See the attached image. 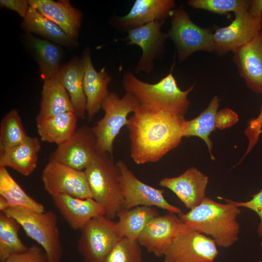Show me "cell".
<instances>
[{"label": "cell", "mask_w": 262, "mask_h": 262, "mask_svg": "<svg viewBox=\"0 0 262 262\" xmlns=\"http://www.w3.org/2000/svg\"><path fill=\"white\" fill-rule=\"evenodd\" d=\"M170 17L171 27L166 33L175 44L180 62L197 51L214 52L213 33L211 30L195 24L182 9L173 10Z\"/></svg>", "instance_id": "obj_8"}, {"label": "cell", "mask_w": 262, "mask_h": 262, "mask_svg": "<svg viewBox=\"0 0 262 262\" xmlns=\"http://www.w3.org/2000/svg\"><path fill=\"white\" fill-rule=\"evenodd\" d=\"M214 240L183 222L165 251L164 262H213L218 251Z\"/></svg>", "instance_id": "obj_9"}, {"label": "cell", "mask_w": 262, "mask_h": 262, "mask_svg": "<svg viewBox=\"0 0 262 262\" xmlns=\"http://www.w3.org/2000/svg\"><path fill=\"white\" fill-rule=\"evenodd\" d=\"M103 262H142L141 245L137 241L123 238L115 245Z\"/></svg>", "instance_id": "obj_34"}, {"label": "cell", "mask_w": 262, "mask_h": 262, "mask_svg": "<svg viewBox=\"0 0 262 262\" xmlns=\"http://www.w3.org/2000/svg\"><path fill=\"white\" fill-rule=\"evenodd\" d=\"M252 0H190L188 4L191 7L217 14L234 13L248 10Z\"/></svg>", "instance_id": "obj_33"}, {"label": "cell", "mask_w": 262, "mask_h": 262, "mask_svg": "<svg viewBox=\"0 0 262 262\" xmlns=\"http://www.w3.org/2000/svg\"><path fill=\"white\" fill-rule=\"evenodd\" d=\"M33 56L37 63L44 81L54 78L60 68L63 52L59 46L27 33L26 35Z\"/></svg>", "instance_id": "obj_26"}, {"label": "cell", "mask_w": 262, "mask_h": 262, "mask_svg": "<svg viewBox=\"0 0 262 262\" xmlns=\"http://www.w3.org/2000/svg\"><path fill=\"white\" fill-rule=\"evenodd\" d=\"M122 84L126 92L133 95L140 105L183 116L189 106L188 95L194 87L193 85L185 91L181 90L171 72L158 82L149 83L127 71L123 76Z\"/></svg>", "instance_id": "obj_3"}, {"label": "cell", "mask_w": 262, "mask_h": 262, "mask_svg": "<svg viewBox=\"0 0 262 262\" xmlns=\"http://www.w3.org/2000/svg\"><path fill=\"white\" fill-rule=\"evenodd\" d=\"M116 164L120 170V185L123 197V208L139 206L159 208L168 213L179 214L181 210L165 198L163 190L155 188L139 180L126 163L119 160Z\"/></svg>", "instance_id": "obj_11"}, {"label": "cell", "mask_w": 262, "mask_h": 262, "mask_svg": "<svg viewBox=\"0 0 262 262\" xmlns=\"http://www.w3.org/2000/svg\"><path fill=\"white\" fill-rule=\"evenodd\" d=\"M208 177L191 167L178 176L164 178L159 185L172 191L191 210L200 204L206 197Z\"/></svg>", "instance_id": "obj_16"}, {"label": "cell", "mask_w": 262, "mask_h": 262, "mask_svg": "<svg viewBox=\"0 0 262 262\" xmlns=\"http://www.w3.org/2000/svg\"><path fill=\"white\" fill-rule=\"evenodd\" d=\"M82 60L84 67L83 87L86 98V115L88 120L91 121L110 93L108 85L112 78L104 68L98 71L95 69L89 49L84 52Z\"/></svg>", "instance_id": "obj_18"}, {"label": "cell", "mask_w": 262, "mask_h": 262, "mask_svg": "<svg viewBox=\"0 0 262 262\" xmlns=\"http://www.w3.org/2000/svg\"><path fill=\"white\" fill-rule=\"evenodd\" d=\"M140 106L136 98L131 93L126 92L120 98L115 93H109L101 106L104 116L91 127L100 153H108L113 157L116 136L127 124L128 115L134 113Z\"/></svg>", "instance_id": "obj_6"}, {"label": "cell", "mask_w": 262, "mask_h": 262, "mask_svg": "<svg viewBox=\"0 0 262 262\" xmlns=\"http://www.w3.org/2000/svg\"><path fill=\"white\" fill-rule=\"evenodd\" d=\"M230 201L238 207H245L254 211L259 217L257 232L259 237L262 236V189L252 196V198L245 202Z\"/></svg>", "instance_id": "obj_36"}, {"label": "cell", "mask_w": 262, "mask_h": 262, "mask_svg": "<svg viewBox=\"0 0 262 262\" xmlns=\"http://www.w3.org/2000/svg\"><path fill=\"white\" fill-rule=\"evenodd\" d=\"M40 149V140L28 135L19 144L0 153V166L10 167L28 176L37 166Z\"/></svg>", "instance_id": "obj_23"}, {"label": "cell", "mask_w": 262, "mask_h": 262, "mask_svg": "<svg viewBox=\"0 0 262 262\" xmlns=\"http://www.w3.org/2000/svg\"><path fill=\"white\" fill-rule=\"evenodd\" d=\"M55 78L68 92L77 117L85 119L86 98L83 87L84 67L82 59L74 58L61 67Z\"/></svg>", "instance_id": "obj_22"}, {"label": "cell", "mask_w": 262, "mask_h": 262, "mask_svg": "<svg viewBox=\"0 0 262 262\" xmlns=\"http://www.w3.org/2000/svg\"><path fill=\"white\" fill-rule=\"evenodd\" d=\"M155 207L139 206L131 209L122 208L117 213V223L121 237L131 241L138 239L148 222L159 215Z\"/></svg>", "instance_id": "obj_28"}, {"label": "cell", "mask_w": 262, "mask_h": 262, "mask_svg": "<svg viewBox=\"0 0 262 262\" xmlns=\"http://www.w3.org/2000/svg\"><path fill=\"white\" fill-rule=\"evenodd\" d=\"M187 121L184 116L140 105L126 126L133 162L143 164L160 160L180 144Z\"/></svg>", "instance_id": "obj_1"}, {"label": "cell", "mask_w": 262, "mask_h": 262, "mask_svg": "<svg viewBox=\"0 0 262 262\" xmlns=\"http://www.w3.org/2000/svg\"><path fill=\"white\" fill-rule=\"evenodd\" d=\"M69 112L75 113L69 95L55 77L44 81L36 122Z\"/></svg>", "instance_id": "obj_24"}, {"label": "cell", "mask_w": 262, "mask_h": 262, "mask_svg": "<svg viewBox=\"0 0 262 262\" xmlns=\"http://www.w3.org/2000/svg\"><path fill=\"white\" fill-rule=\"evenodd\" d=\"M164 23L155 21L128 30L127 44L136 45L142 50L135 72H151L153 69V60L163 52L164 43L168 38L167 33L161 31Z\"/></svg>", "instance_id": "obj_14"}, {"label": "cell", "mask_w": 262, "mask_h": 262, "mask_svg": "<svg viewBox=\"0 0 262 262\" xmlns=\"http://www.w3.org/2000/svg\"><path fill=\"white\" fill-rule=\"evenodd\" d=\"M175 6L173 0H136L130 12L116 20V25L128 30L159 21L164 22Z\"/></svg>", "instance_id": "obj_21"}, {"label": "cell", "mask_w": 262, "mask_h": 262, "mask_svg": "<svg viewBox=\"0 0 262 262\" xmlns=\"http://www.w3.org/2000/svg\"><path fill=\"white\" fill-rule=\"evenodd\" d=\"M84 171L92 198L103 208L106 217L114 219L123 204L116 163L109 153H100Z\"/></svg>", "instance_id": "obj_4"}, {"label": "cell", "mask_w": 262, "mask_h": 262, "mask_svg": "<svg viewBox=\"0 0 262 262\" xmlns=\"http://www.w3.org/2000/svg\"><path fill=\"white\" fill-rule=\"evenodd\" d=\"M219 99L215 96L207 108L196 117L187 121L184 137L197 136L206 144L211 158L215 160L212 153V142L210 138L211 133L218 129L217 113Z\"/></svg>", "instance_id": "obj_30"}, {"label": "cell", "mask_w": 262, "mask_h": 262, "mask_svg": "<svg viewBox=\"0 0 262 262\" xmlns=\"http://www.w3.org/2000/svg\"><path fill=\"white\" fill-rule=\"evenodd\" d=\"M182 223L176 213L159 215L148 222L137 241L155 256L164 257Z\"/></svg>", "instance_id": "obj_15"}, {"label": "cell", "mask_w": 262, "mask_h": 262, "mask_svg": "<svg viewBox=\"0 0 262 262\" xmlns=\"http://www.w3.org/2000/svg\"><path fill=\"white\" fill-rule=\"evenodd\" d=\"M78 117L69 112L36 122L40 141L59 146L69 139L76 130Z\"/></svg>", "instance_id": "obj_27"}, {"label": "cell", "mask_w": 262, "mask_h": 262, "mask_svg": "<svg viewBox=\"0 0 262 262\" xmlns=\"http://www.w3.org/2000/svg\"><path fill=\"white\" fill-rule=\"evenodd\" d=\"M4 262H49V261L43 249L33 245L23 253L10 257Z\"/></svg>", "instance_id": "obj_35"}, {"label": "cell", "mask_w": 262, "mask_h": 262, "mask_svg": "<svg viewBox=\"0 0 262 262\" xmlns=\"http://www.w3.org/2000/svg\"><path fill=\"white\" fill-rule=\"evenodd\" d=\"M28 2L30 6L56 24L71 38H78L82 14L69 0H29Z\"/></svg>", "instance_id": "obj_20"}, {"label": "cell", "mask_w": 262, "mask_h": 262, "mask_svg": "<svg viewBox=\"0 0 262 262\" xmlns=\"http://www.w3.org/2000/svg\"><path fill=\"white\" fill-rule=\"evenodd\" d=\"M51 197L63 218L75 230L82 229L93 218L105 214L103 208L93 198L82 199L65 194Z\"/></svg>", "instance_id": "obj_19"}, {"label": "cell", "mask_w": 262, "mask_h": 262, "mask_svg": "<svg viewBox=\"0 0 262 262\" xmlns=\"http://www.w3.org/2000/svg\"><path fill=\"white\" fill-rule=\"evenodd\" d=\"M238 120L237 114L231 109L224 108L218 111V129H224L235 124Z\"/></svg>", "instance_id": "obj_37"}, {"label": "cell", "mask_w": 262, "mask_h": 262, "mask_svg": "<svg viewBox=\"0 0 262 262\" xmlns=\"http://www.w3.org/2000/svg\"><path fill=\"white\" fill-rule=\"evenodd\" d=\"M261 133H262V125H261Z\"/></svg>", "instance_id": "obj_40"}, {"label": "cell", "mask_w": 262, "mask_h": 262, "mask_svg": "<svg viewBox=\"0 0 262 262\" xmlns=\"http://www.w3.org/2000/svg\"><path fill=\"white\" fill-rule=\"evenodd\" d=\"M233 53L240 76L247 87L262 94V32Z\"/></svg>", "instance_id": "obj_17"}, {"label": "cell", "mask_w": 262, "mask_h": 262, "mask_svg": "<svg viewBox=\"0 0 262 262\" xmlns=\"http://www.w3.org/2000/svg\"><path fill=\"white\" fill-rule=\"evenodd\" d=\"M28 136L17 111H9L0 123V153L19 144Z\"/></svg>", "instance_id": "obj_32"}, {"label": "cell", "mask_w": 262, "mask_h": 262, "mask_svg": "<svg viewBox=\"0 0 262 262\" xmlns=\"http://www.w3.org/2000/svg\"><path fill=\"white\" fill-rule=\"evenodd\" d=\"M262 124V106L258 115L251 119L245 131L246 135L249 138L257 140L259 139L261 133V125Z\"/></svg>", "instance_id": "obj_39"}, {"label": "cell", "mask_w": 262, "mask_h": 262, "mask_svg": "<svg viewBox=\"0 0 262 262\" xmlns=\"http://www.w3.org/2000/svg\"><path fill=\"white\" fill-rule=\"evenodd\" d=\"M20 224L3 212L0 213V262L26 251L29 247L21 240L18 234Z\"/></svg>", "instance_id": "obj_31"}, {"label": "cell", "mask_w": 262, "mask_h": 262, "mask_svg": "<svg viewBox=\"0 0 262 262\" xmlns=\"http://www.w3.org/2000/svg\"><path fill=\"white\" fill-rule=\"evenodd\" d=\"M234 19L224 27H216L213 33L215 52L223 56L243 46L262 30V14L250 7L234 13Z\"/></svg>", "instance_id": "obj_10"}, {"label": "cell", "mask_w": 262, "mask_h": 262, "mask_svg": "<svg viewBox=\"0 0 262 262\" xmlns=\"http://www.w3.org/2000/svg\"><path fill=\"white\" fill-rule=\"evenodd\" d=\"M100 153L92 128L84 125L77 129L69 139L57 146L49 160L84 170Z\"/></svg>", "instance_id": "obj_13"}, {"label": "cell", "mask_w": 262, "mask_h": 262, "mask_svg": "<svg viewBox=\"0 0 262 262\" xmlns=\"http://www.w3.org/2000/svg\"><path fill=\"white\" fill-rule=\"evenodd\" d=\"M21 25L27 33L36 34L54 43L68 48L78 45L76 40L69 37L56 24L30 6Z\"/></svg>", "instance_id": "obj_25"}, {"label": "cell", "mask_w": 262, "mask_h": 262, "mask_svg": "<svg viewBox=\"0 0 262 262\" xmlns=\"http://www.w3.org/2000/svg\"><path fill=\"white\" fill-rule=\"evenodd\" d=\"M41 180L44 190L51 197L65 194L82 199L93 198L84 170L49 160L42 171Z\"/></svg>", "instance_id": "obj_12"}, {"label": "cell", "mask_w": 262, "mask_h": 262, "mask_svg": "<svg viewBox=\"0 0 262 262\" xmlns=\"http://www.w3.org/2000/svg\"><path fill=\"white\" fill-rule=\"evenodd\" d=\"M224 199L227 203L206 197L200 204L178 216L189 228L211 236L217 246L227 248L238 239L237 217L241 210L230 199Z\"/></svg>", "instance_id": "obj_2"}, {"label": "cell", "mask_w": 262, "mask_h": 262, "mask_svg": "<svg viewBox=\"0 0 262 262\" xmlns=\"http://www.w3.org/2000/svg\"><path fill=\"white\" fill-rule=\"evenodd\" d=\"M14 218L26 234L36 242L45 252L49 262H61L63 255L58 218L52 211L38 212L19 207L3 212Z\"/></svg>", "instance_id": "obj_5"}, {"label": "cell", "mask_w": 262, "mask_h": 262, "mask_svg": "<svg viewBox=\"0 0 262 262\" xmlns=\"http://www.w3.org/2000/svg\"><path fill=\"white\" fill-rule=\"evenodd\" d=\"M80 230L77 247L85 262H103L122 238L116 222L105 215L93 218Z\"/></svg>", "instance_id": "obj_7"}, {"label": "cell", "mask_w": 262, "mask_h": 262, "mask_svg": "<svg viewBox=\"0 0 262 262\" xmlns=\"http://www.w3.org/2000/svg\"><path fill=\"white\" fill-rule=\"evenodd\" d=\"M0 197L6 201V209L19 207L38 212L45 211L44 205L30 196L13 178L6 167L0 166Z\"/></svg>", "instance_id": "obj_29"}, {"label": "cell", "mask_w": 262, "mask_h": 262, "mask_svg": "<svg viewBox=\"0 0 262 262\" xmlns=\"http://www.w3.org/2000/svg\"><path fill=\"white\" fill-rule=\"evenodd\" d=\"M0 6L16 12L23 18L30 7L28 0H0Z\"/></svg>", "instance_id": "obj_38"}]
</instances>
